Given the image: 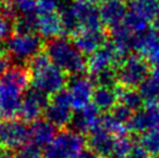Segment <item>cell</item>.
Wrapping results in <instances>:
<instances>
[{
	"label": "cell",
	"instance_id": "cell-35",
	"mask_svg": "<svg viewBox=\"0 0 159 158\" xmlns=\"http://www.w3.org/2000/svg\"><path fill=\"white\" fill-rule=\"evenodd\" d=\"M128 158H149V155L146 154V151L141 145H135Z\"/></svg>",
	"mask_w": 159,
	"mask_h": 158
},
{
	"label": "cell",
	"instance_id": "cell-33",
	"mask_svg": "<svg viewBox=\"0 0 159 158\" xmlns=\"http://www.w3.org/2000/svg\"><path fill=\"white\" fill-rule=\"evenodd\" d=\"M111 116L123 124H129L130 120L133 118V110H130L123 105L115 106V108L111 112Z\"/></svg>",
	"mask_w": 159,
	"mask_h": 158
},
{
	"label": "cell",
	"instance_id": "cell-38",
	"mask_svg": "<svg viewBox=\"0 0 159 158\" xmlns=\"http://www.w3.org/2000/svg\"><path fill=\"white\" fill-rule=\"evenodd\" d=\"M151 77L156 79L157 81H159V62L153 64V67H152V71H151Z\"/></svg>",
	"mask_w": 159,
	"mask_h": 158
},
{
	"label": "cell",
	"instance_id": "cell-9",
	"mask_svg": "<svg viewBox=\"0 0 159 158\" xmlns=\"http://www.w3.org/2000/svg\"><path fill=\"white\" fill-rule=\"evenodd\" d=\"M50 104L49 98L45 93L41 92L40 90L31 87L27 90L21 101L19 114L21 120L25 122H34L39 120L40 116L44 113L45 108Z\"/></svg>",
	"mask_w": 159,
	"mask_h": 158
},
{
	"label": "cell",
	"instance_id": "cell-10",
	"mask_svg": "<svg viewBox=\"0 0 159 158\" xmlns=\"http://www.w3.org/2000/svg\"><path fill=\"white\" fill-rule=\"evenodd\" d=\"M124 57L125 56L111 41L89 56L87 61V69L93 76H95L100 72L111 70V66L117 64L120 61H123Z\"/></svg>",
	"mask_w": 159,
	"mask_h": 158
},
{
	"label": "cell",
	"instance_id": "cell-30",
	"mask_svg": "<svg viewBox=\"0 0 159 158\" xmlns=\"http://www.w3.org/2000/svg\"><path fill=\"white\" fill-rule=\"evenodd\" d=\"M13 158H44L39 146L35 144H26L13 154Z\"/></svg>",
	"mask_w": 159,
	"mask_h": 158
},
{
	"label": "cell",
	"instance_id": "cell-29",
	"mask_svg": "<svg viewBox=\"0 0 159 158\" xmlns=\"http://www.w3.org/2000/svg\"><path fill=\"white\" fill-rule=\"evenodd\" d=\"M134 144L133 140L128 137L127 135H122V136H117L115 138L114 148H113V158H128L129 155L133 151Z\"/></svg>",
	"mask_w": 159,
	"mask_h": 158
},
{
	"label": "cell",
	"instance_id": "cell-19",
	"mask_svg": "<svg viewBox=\"0 0 159 158\" xmlns=\"http://www.w3.org/2000/svg\"><path fill=\"white\" fill-rule=\"evenodd\" d=\"M80 29H102V21L97 6L84 2H72Z\"/></svg>",
	"mask_w": 159,
	"mask_h": 158
},
{
	"label": "cell",
	"instance_id": "cell-36",
	"mask_svg": "<svg viewBox=\"0 0 159 158\" xmlns=\"http://www.w3.org/2000/svg\"><path fill=\"white\" fill-rule=\"evenodd\" d=\"M75 158H100L93 150L91 149H84L81 150L79 154L77 155Z\"/></svg>",
	"mask_w": 159,
	"mask_h": 158
},
{
	"label": "cell",
	"instance_id": "cell-34",
	"mask_svg": "<svg viewBox=\"0 0 159 158\" xmlns=\"http://www.w3.org/2000/svg\"><path fill=\"white\" fill-rule=\"evenodd\" d=\"M58 9H59V4L57 0H39L37 14L57 12Z\"/></svg>",
	"mask_w": 159,
	"mask_h": 158
},
{
	"label": "cell",
	"instance_id": "cell-5",
	"mask_svg": "<svg viewBox=\"0 0 159 158\" xmlns=\"http://www.w3.org/2000/svg\"><path fill=\"white\" fill-rule=\"evenodd\" d=\"M31 73L33 87L40 90L41 92L49 94H56L57 92L64 90V86L67 84L66 73L52 63L36 70Z\"/></svg>",
	"mask_w": 159,
	"mask_h": 158
},
{
	"label": "cell",
	"instance_id": "cell-41",
	"mask_svg": "<svg viewBox=\"0 0 159 158\" xmlns=\"http://www.w3.org/2000/svg\"><path fill=\"white\" fill-rule=\"evenodd\" d=\"M153 22H155V30L159 34V16Z\"/></svg>",
	"mask_w": 159,
	"mask_h": 158
},
{
	"label": "cell",
	"instance_id": "cell-27",
	"mask_svg": "<svg viewBox=\"0 0 159 158\" xmlns=\"http://www.w3.org/2000/svg\"><path fill=\"white\" fill-rule=\"evenodd\" d=\"M150 22L146 21L145 19L139 16L138 14L134 13L131 11H129L127 13V16L123 21V26L128 29L133 35H139L142 33L148 30V26Z\"/></svg>",
	"mask_w": 159,
	"mask_h": 158
},
{
	"label": "cell",
	"instance_id": "cell-8",
	"mask_svg": "<svg viewBox=\"0 0 159 158\" xmlns=\"http://www.w3.org/2000/svg\"><path fill=\"white\" fill-rule=\"evenodd\" d=\"M72 102L67 90H62L52 95L50 104L44 110L45 120L56 128H64L69 126L72 120Z\"/></svg>",
	"mask_w": 159,
	"mask_h": 158
},
{
	"label": "cell",
	"instance_id": "cell-22",
	"mask_svg": "<svg viewBox=\"0 0 159 158\" xmlns=\"http://www.w3.org/2000/svg\"><path fill=\"white\" fill-rule=\"evenodd\" d=\"M129 6L131 12L149 22L159 16V0H130Z\"/></svg>",
	"mask_w": 159,
	"mask_h": 158
},
{
	"label": "cell",
	"instance_id": "cell-18",
	"mask_svg": "<svg viewBox=\"0 0 159 158\" xmlns=\"http://www.w3.org/2000/svg\"><path fill=\"white\" fill-rule=\"evenodd\" d=\"M114 135L100 124L99 127L89 134V145L100 158L111 157L114 148Z\"/></svg>",
	"mask_w": 159,
	"mask_h": 158
},
{
	"label": "cell",
	"instance_id": "cell-13",
	"mask_svg": "<svg viewBox=\"0 0 159 158\" xmlns=\"http://www.w3.org/2000/svg\"><path fill=\"white\" fill-rule=\"evenodd\" d=\"M133 49L139 56L152 64L159 62V34L155 29H148L136 35L133 42Z\"/></svg>",
	"mask_w": 159,
	"mask_h": 158
},
{
	"label": "cell",
	"instance_id": "cell-32",
	"mask_svg": "<svg viewBox=\"0 0 159 158\" xmlns=\"http://www.w3.org/2000/svg\"><path fill=\"white\" fill-rule=\"evenodd\" d=\"M94 77V80L99 84V86H109V87H114L115 83L117 80V76L116 73H114L113 71L107 70L103 71V72H100L98 75L93 76Z\"/></svg>",
	"mask_w": 159,
	"mask_h": 158
},
{
	"label": "cell",
	"instance_id": "cell-16",
	"mask_svg": "<svg viewBox=\"0 0 159 158\" xmlns=\"http://www.w3.org/2000/svg\"><path fill=\"white\" fill-rule=\"evenodd\" d=\"M99 13L102 23L111 30L123 23L128 12L122 0H103L100 4Z\"/></svg>",
	"mask_w": 159,
	"mask_h": 158
},
{
	"label": "cell",
	"instance_id": "cell-28",
	"mask_svg": "<svg viewBox=\"0 0 159 158\" xmlns=\"http://www.w3.org/2000/svg\"><path fill=\"white\" fill-rule=\"evenodd\" d=\"M14 13L19 16H35L37 15L39 0H9Z\"/></svg>",
	"mask_w": 159,
	"mask_h": 158
},
{
	"label": "cell",
	"instance_id": "cell-20",
	"mask_svg": "<svg viewBox=\"0 0 159 158\" xmlns=\"http://www.w3.org/2000/svg\"><path fill=\"white\" fill-rule=\"evenodd\" d=\"M29 132H30V142L36 146H43L48 145L52 138L57 135V128L53 124L47 121L39 118L31 123L29 127Z\"/></svg>",
	"mask_w": 159,
	"mask_h": 158
},
{
	"label": "cell",
	"instance_id": "cell-21",
	"mask_svg": "<svg viewBox=\"0 0 159 158\" xmlns=\"http://www.w3.org/2000/svg\"><path fill=\"white\" fill-rule=\"evenodd\" d=\"M92 101L93 105L99 110H113L116 102L119 101L117 91L109 86H99L94 90Z\"/></svg>",
	"mask_w": 159,
	"mask_h": 158
},
{
	"label": "cell",
	"instance_id": "cell-42",
	"mask_svg": "<svg viewBox=\"0 0 159 158\" xmlns=\"http://www.w3.org/2000/svg\"><path fill=\"white\" fill-rule=\"evenodd\" d=\"M0 116H1V112H0Z\"/></svg>",
	"mask_w": 159,
	"mask_h": 158
},
{
	"label": "cell",
	"instance_id": "cell-40",
	"mask_svg": "<svg viewBox=\"0 0 159 158\" xmlns=\"http://www.w3.org/2000/svg\"><path fill=\"white\" fill-rule=\"evenodd\" d=\"M7 51V48H6V43L4 41H0V57H4L5 53Z\"/></svg>",
	"mask_w": 159,
	"mask_h": 158
},
{
	"label": "cell",
	"instance_id": "cell-37",
	"mask_svg": "<svg viewBox=\"0 0 159 158\" xmlns=\"http://www.w3.org/2000/svg\"><path fill=\"white\" fill-rule=\"evenodd\" d=\"M9 69V61L5 57H0V77L5 75V72Z\"/></svg>",
	"mask_w": 159,
	"mask_h": 158
},
{
	"label": "cell",
	"instance_id": "cell-7",
	"mask_svg": "<svg viewBox=\"0 0 159 158\" xmlns=\"http://www.w3.org/2000/svg\"><path fill=\"white\" fill-rule=\"evenodd\" d=\"M149 75V64L141 56L131 55L122 61L117 70V80L123 87L134 88L139 86Z\"/></svg>",
	"mask_w": 159,
	"mask_h": 158
},
{
	"label": "cell",
	"instance_id": "cell-4",
	"mask_svg": "<svg viewBox=\"0 0 159 158\" xmlns=\"http://www.w3.org/2000/svg\"><path fill=\"white\" fill-rule=\"evenodd\" d=\"M42 47V36L36 33H14L6 42L8 55L19 63L29 62L41 53Z\"/></svg>",
	"mask_w": 159,
	"mask_h": 158
},
{
	"label": "cell",
	"instance_id": "cell-12",
	"mask_svg": "<svg viewBox=\"0 0 159 158\" xmlns=\"http://www.w3.org/2000/svg\"><path fill=\"white\" fill-rule=\"evenodd\" d=\"M102 118L100 110L94 105H89L85 108L75 110L70 122L71 130L78 134H91L101 124Z\"/></svg>",
	"mask_w": 159,
	"mask_h": 158
},
{
	"label": "cell",
	"instance_id": "cell-23",
	"mask_svg": "<svg viewBox=\"0 0 159 158\" xmlns=\"http://www.w3.org/2000/svg\"><path fill=\"white\" fill-rule=\"evenodd\" d=\"M58 12H59V15H61V19H62L64 31L75 35V33L80 29V25L77 15H75V12L73 9L72 4L61 5Z\"/></svg>",
	"mask_w": 159,
	"mask_h": 158
},
{
	"label": "cell",
	"instance_id": "cell-11",
	"mask_svg": "<svg viewBox=\"0 0 159 158\" xmlns=\"http://www.w3.org/2000/svg\"><path fill=\"white\" fill-rule=\"evenodd\" d=\"M67 84H69L67 91L70 94L73 109L79 110L91 105L94 93L92 79L84 75L73 76Z\"/></svg>",
	"mask_w": 159,
	"mask_h": 158
},
{
	"label": "cell",
	"instance_id": "cell-1",
	"mask_svg": "<svg viewBox=\"0 0 159 158\" xmlns=\"http://www.w3.org/2000/svg\"><path fill=\"white\" fill-rule=\"evenodd\" d=\"M29 80V71L23 66L9 67L0 77V112L2 116L13 118L19 114Z\"/></svg>",
	"mask_w": 159,
	"mask_h": 158
},
{
	"label": "cell",
	"instance_id": "cell-2",
	"mask_svg": "<svg viewBox=\"0 0 159 158\" xmlns=\"http://www.w3.org/2000/svg\"><path fill=\"white\" fill-rule=\"evenodd\" d=\"M45 53L53 65L69 75H83L87 67L84 53L75 47L73 41L64 36L49 40L45 44Z\"/></svg>",
	"mask_w": 159,
	"mask_h": 158
},
{
	"label": "cell",
	"instance_id": "cell-17",
	"mask_svg": "<svg viewBox=\"0 0 159 158\" xmlns=\"http://www.w3.org/2000/svg\"><path fill=\"white\" fill-rule=\"evenodd\" d=\"M36 30L42 37L48 40L59 37L64 31L59 12L39 13L36 15Z\"/></svg>",
	"mask_w": 159,
	"mask_h": 158
},
{
	"label": "cell",
	"instance_id": "cell-6",
	"mask_svg": "<svg viewBox=\"0 0 159 158\" xmlns=\"http://www.w3.org/2000/svg\"><path fill=\"white\" fill-rule=\"evenodd\" d=\"M29 141V127L23 120L6 118L0 122V145L6 150H18Z\"/></svg>",
	"mask_w": 159,
	"mask_h": 158
},
{
	"label": "cell",
	"instance_id": "cell-14",
	"mask_svg": "<svg viewBox=\"0 0 159 158\" xmlns=\"http://www.w3.org/2000/svg\"><path fill=\"white\" fill-rule=\"evenodd\" d=\"M129 127L136 132H145L159 128V106L157 104H146L133 115Z\"/></svg>",
	"mask_w": 159,
	"mask_h": 158
},
{
	"label": "cell",
	"instance_id": "cell-24",
	"mask_svg": "<svg viewBox=\"0 0 159 158\" xmlns=\"http://www.w3.org/2000/svg\"><path fill=\"white\" fill-rule=\"evenodd\" d=\"M117 95H119V101L121 102V105L125 106L133 112L141 109L143 99L138 91H135L134 88L123 87L122 90L117 91Z\"/></svg>",
	"mask_w": 159,
	"mask_h": 158
},
{
	"label": "cell",
	"instance_id": "cell-3",
	"mask_svg": "<svg viewBox=\"0 0 159 158\" xmlns=\"http://www.w3.org/2000/svg\"><path fill=\"white\" fill-rule=\"evenodd\" d=\"M84 136L81 134L65 129L57 132L52 141L44 146V158H75L81 150L85 149Z\"/></svg>",
	"mask_w": 159,
	"mask_h": 158
},
{
	"label": "cell",
	"instance_id": "cell-31",
	"mask_svg": "<svg viewBox=\"0 0 159 158\" xmlns=\"http://www.w3.org/2000/svg\"><path fill=\"white\" fill-rule=\"evenodd\" d=\"M13 28V19L8 16L0 7V41H5L6 39H9Z\"/></svg>",
	"mask_w": 159,
	"mask_h": 158
},
{
	"label": "cell",
	"instance_id": "cell-39",
	"mask_svg": "<svg viewBox=\"0 0 159 158\" xmlns=\"http://www.w3.org/2000/svg\"><path fill=\"white\" fill-rule=\"evenodd\" d=\"M75 2H84V4H89L97 6L98 4H101L103 0H73Z\"/></svg>",
	"mask_w": 159,
	"mask_h": 158
},
{
	"label": "cell",
	"instance_id": "cell-15",
	"mask_svg": "<svg viewBox=\"0 0 159 158\" xmlns=\"http://www.w3.org/2000/svg\"><path fill=\"white\" fill-rule=\"evenodd\" d=\"M75 47L84 55H92L106 43V35L102 29H79L73 35Z\"/></svg>",
	"mask_w": 159,
	"mask_h": 158
},
{
	"label": "cell",
	"instance_id": "cell-25",
	"mask_svg": "<svg viewBox=\"0 0 159 158\" xmlns=\"http://www.w3.org/2000/svg\"><path fill=\"white\" fill-rule=\"evenodd\" d=\"M139 145L145 150L149 156H159V128L143 132Z\"/></svg>",
	"mask_w": 159,
	"mask_h": 158
},
{
	"label": "cell",
	"instance_id": "cell-26",
	"mask_svg": "<svg viewBox=\"0 0 159 158\" xmlns=\"http://www.w3.org/2000/svg\"><path fill=\"white\" fill-rule=\"evenodd\" d=\"M139 94H141L143 101L146 104H156V101L159 99V81L156 79L146 78L143 83L139 85Z\"/></svg>",
	"mask_w": 159,
	"mask_h": 158
}]
</instances>
